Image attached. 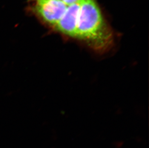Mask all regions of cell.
Instances as JSON below:
<instances>
[{
	"label": "cell",
	"instance_id": "6da1fadb",
	"mask_svg": "<svg viewBox=\"0 0 149 148\" xmlns=\"http://www.w3.org/2000/svg\"><path fill=\"white\" fill-rule=\"evenodd\" d=\"M75 41L103 55L114 47V36L97 0H82L76 17Z\"/></svg>",
	"mask_w": 149,
	"mask_h": 148
},
{
	"label": "cell",
	"instance_id": "7a4b0ae2",
	"mask_svg": "<svg viewBox=\"0 0 149 148\" xmlns=\"http://www.w3.org/2000/svg\"><path fill=\"white\" fill-rule=\"evenodd\" d=\"M61 1H62L63 2L65 3L68 6H70V5L73 4L75 3L80 1L82 0H61Z\"/></svg>",
	"mask_w": 149,
	"mask_h": 148
}]
</instances>
